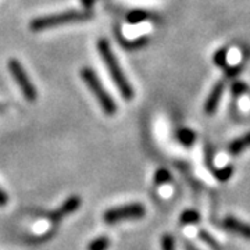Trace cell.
<instances>
[{"label": "cell", "instance_id": "1", "mask_svg": "<svg viewBox=\"0 0 250 250\" xmlns=\"http://www.w3.org/2000/svg\"><path fill=\"white\" fill-rule=\"evenodd\" d=\"M96 47H98L99 56H100V59L104 62L108 75H110V78L114 82L118 92L121 93V96L126 102H131L135 98L134 86L131 85V82L128 81L126 75L123 71L120 62L117 60L116 54L113 53V50H111V46L108 43V41L104 39V38L99 39Z\"/></svg>", "mask_w": 250, "mask_h": 250}, {"label": "cell", "instance_id": "2", "mask_svg": "<svg viewBox=\"0 0 250 250\" xmlns=\"http://www.w3.org/2000/svg\"><path fill=\"white\" fill-rule=\"evenodd\" d=\"M93 17V14L89 10H67L57 14H47L42 17L34 18L29 22V29L34 32H41L52 28H59L68 24H75V22H83Z\"/></svg>", "mask_w": 250, "mask_h": 250}, {"label": "cell", "instance_id": "3", "mask_svg": "<svg viewBox=\"0 0 250 250\" xmlns=\"http://www.w3.org/2000/svg\"><path fill=\"white\" fill-rule=\"evenodd\" d=\"M80 75L82 81H83V83L88 86V89L96 98L100 107L103 110V113L108 117L114 116L117 113V103L114 102L113 96L106 90L104 85L102 83V81L98 77V74L93 71L90 67H82Z\"/></svg>", "mask_w": 250, "mask_h": 250}, {"label": "cell", "instance_id": "4", "mask_svg": "<svg viewBox=\"0 0 250 250\" xmlns=\"http://www.w3.org/2000/svg\"><path fill=\"white\" fill-rule=\"evenodd\" d=\"M146 215V208L142 203H128V205L117 206L113 208H107L103 213V221L108 225H116L126 220H139Z\"/></svg>", "mask_w": 250, "mask_h": 250}, {"label": "cell", "instance_id": "5", "mask_svg": "<svg viewBox=\"0 0 250 250\" xmlns=\"http://www.w3.org/2000/svg\"><path fill=\"white\" fill-rule=\"evenodd\" d=\"M7 68L11 77L14 78L18 88L21 90V93L24 95V98L27 99L29 103H34L38 98V90H36L35 83L31 81L28 72L25 71L24 65L18 62L17 59H10L7 62Z\"/></svg>", "mask_w": 250, "mask_h": 250}, {"label": "cell", "instance_id": "6", "mask_svg": "<svg viewBox=\"0 0 250 250\" xmlns=\"http://www.w3.org/2000/svg\"><path fill=\"white\" fill-rule=\"evenodd\" d=\"M82 205V200L80 196H70L62 202L59 208L53 210L50 213V220L53 223H59L62 218H65L67 215H71L74 211H77Z\"/></svg>", "mask_w": 250, "mask_h": 250}, {"label": "cell", "instance_id": "7", "mask_svg": "<svg viewBox=\"0 0 250 250\" xmlns=\"http://www.w3.org/2000/svg\"><path fill=\"white\" fill-rule=\"evenodd\" d=\"M224 89H225V83L221 81V82H217L213 86L211 92L208 93V96H207L205 102V113L207 116H213L217 111L218 104H220V100L223 98Z\"/></svg>", "mask_w": 250, "mask_h": 250}, {"label": "cell", "instance_id": "8", "mask_svg": "<svg viewBox=\"0 0 250 250\" xmlns=\"http://www.w3.org/2000/svg\"><path fill=\"white\" fill-rule=\"evenodd\" d=\"M223 225L228 231L236 233L239 236H243L246 239H250V224L243 223L235 217H227L223 221Z\"/></svg>", "mask_w": 250, "mask_h": 250}, {"label": "cell", "instance_id": "9", "mask_svg": "<svg viewBox=\"0 0 250 250\" xmlns=\"http://www.w3.org/2000/svg\"><path fill=\"white\" fill-rule=\"evenodd\" d=\"M228 149H229V153L233 154V156L241 154L242 152L250 149V132L242 135L239 138H236L235 141H232V142L229 143V147Z\"/></svg>", "mask_w": 250, "mask_h": 250}, {"label": "cell", "instance_id": "10", "mask_svg": "<svg viewBox=\"0 0 250 250\" xmlns=\"http://www.w3.org/2000/svg\"><path fill=\"white\" fill-rule=\"evenodd\" d=\"M177 139L184 146H192L196 141V134L189 128H181L177 132Z\"/></svg>", "mask_w": 250, "mask_h": 250}, {"label": "cell", "instance_id": "11", "mask_svg": "<svg viewBox=\"0 0 250 250\" xmlns=\"http://www.w3.org/2000/svg\"><path fill=\"white\" fill-rule=\"evenodd\" d=\"M200 221V214L199 211L193 210V208H188L184 210L181 215H179V223L182 225H193Z\"/></svg>", "mask_w": 250, "mask_h": 250}, {"label": "cell", "instance_id": "12", "mask_svg": "<svg viewBox=\"0 0 250 250\" xmlns=\"http://www.w3.org/2000/svg\"><path fill=\"white\" fill-rule=\"evenodd\" d=\"M111 246V241L106 235H100L98 238H95L93 241L89 242L88 250H108Z\"/></svg>", "mask_w": 250, "mask_h": 250}, {"label": "cell", "instance_id": "13", "mask_svg": "<svg viewBox=\"0 0 250 250\" xmlns=\"http://www.w3.org/2000/svg\"><path fill=\"white\" fill-rule=\"evenodd\" d=\"M149 17V13L146 11V10H141V9H136L132 10V11H129L128 14H126V21L129 22V24H141L143 22L146 18Z\"/></svg>", "mask_w": 250, "mask_h": 250}, {"label": "cell", "instance_id": "14", "mask_svg": "<svg viewBox=\"0 0 250 250\" xmlns=\"http://www.w3.org/2000/svg\"><path fill=\"white\" fill-rule=\"evenodd\" d=\"M121 43L128 50H138L149 43V36H139L134 41H121Z\"/></svg>", "mask_w": 250, "mask_h": 250}, {"label": "cell", "instance_id": "15", "mask_svg": "<svg viewBox=\"0 0 250 250\" xmlns=\"http://www.w3.org/2000/svg\"><path fill=\"white\" fill-rule=\"evenodd\" d=\"M228 49L227 47H223V49H218L214 53V57H213V62L214 64H217L218 67L221 68H225L228 65Z\"/></svg>", "mask_w": 250, "mask_h": 250}, {"label": "cell", "instance_id": "16", "mask_svg": "<svg viewBox=\"0 0 250 250\" xmlns=\"http://www.w3.org/2000/svg\"><path fill=\"white\" fill-rule=\"evenodd\" d=\"M171 181V174L167 168H159L154 172V184L157 185H164Z\"/></svg>", "mask_w": 250, "mask_h": 250}, {"label": "cell", "instance_id": "17", "mask_svg": "<svg viewBox=\"0 0 250 250\" xmlns=\"http://www.w3.org/2000/svg\"><path fill=\"white\" fill-rule=\"evenodd\" d=\"M199 238H200L203 242H206V243H207V246H210L213 250H221L220 243L217 242L215 238L211 236V233L206 232V231H200V232H199Z\"/></svg>", "mask_w": 250, "mask_h": 250}, {"label": "cell", "instance_id": "18", "mask_svg": "<svg viewBox=\"0 0 250 250\" xmlns=\"http://www.w3.org/2000/svg\"><path fill=\"white\" fill-rule=\"evenodd\" d=\"M235 172V168H233L232 166H227V167H223L221 170L215 171V177L218 181H228V179L232 177V174Z\"/></svg>", "mask_w": 250, "mask_h": 250}, {"label": "cell", "instance_id": "19", "mask_svg": "<svg viewBox=\"0 0 250 250\" xmlns=\"http://www.w3.org/2000/svg\"><path fill=\"white\" fill-rule=\"evenodd\" d=\"M161 250H175V239L170 233H164L161 238Z\"/></svg>", "mask_w": 250, "mask_h": 250}, {"label": "cell", "instance_id": "20", "mask_svg": "<svg viewBox=\"0 0 250 250\" xmlns=\"http://www.w3.org/2000/svg\"><path fill=\"white\" fill-rule=\"evenodd\" d=\"M246 90H248V85L245 82H241V81L233 82L232 86H231V92H232V95H235V96H241Z\"/></svg>", "mask_w": 250, "mask_h": 250}, {"label": "cell", "instance_id": "21", "mask_svg": "<svg viewBox=\"0 0 250 250\" xmlns=\"http://www.w3.org/2000/svg\"><path fill=\"white\" fill-rule=\"evenodd\" d=\"M225 74H227V77H229V78H233V77H236L239 72L242 71V67L241 65H233V67H229V65H227L225 68Z\"/></svg>", "mask_w": 250, "mask_h": 250}, {"label": "cell", "instance_id": "22", "mask_svg": "<svg viewBox=\"0 0 250 250\" xmlns=\"http://www.w3.org/2000/svg\"><path fill=\"white\" fill-rule=\"evenodd\" d=\"M9 203V195L4 192V189L0 187V207H4V206Z\"/></svg>", "mask_w": 250, "mask_h": 250}, {"label": "cell", "instance_id": "23", "mask_svg": "<svg viewBox=\"0 0 250 250\" xmlns=\"http://www.w3.org/2000/svg\"><path fill=\"white\" fill-rule=\"evenodd\" d=\"M81 3L83 4L85 10H89V11H90L92 6H93V3H95V0H81Z\"/></svg>", "mask_w": 250, "mask_h": 250}, {"label": "cell", "instance_id": "24", "mask_svg": "<svg viewBox=\"0 0 250 250\" xmlns=\"http://www.w3.org/2000/svg\"><path fill=\"white\" fill-rule=\"evenodd\" d=\"M6 111H7V104L6 103H0V114H3Z\"/></svg>", "mask_w": 250, "mask_h": 250}]
</instances>
